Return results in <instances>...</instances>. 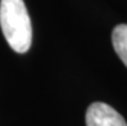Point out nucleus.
Returning <instances> with one entry per match:
<instances>
[{"instance_id": "obj_1", "label": "nucleus", "mask_w": 127, "mask_h": 126, "mask_svg": "<svg viewBox=\"0 0 127 126\" xmlns=\"http://www.w3.org/2000/svg\"><path fill=\"white\" fill-rule=\"evenodd\" d=\"M0 27L9 46L23 54L32 41V25L23 0H0Z\"/></svg>"}, {"instance_id": "obj_2", "label": "nucleus", "mask_w": 127, "mask_h": 126, "mask_svg": "<svg viewBox=\"0 0 127 126\" xmlns=\"http://www.w3.org/2000/svg\"><path fill=\"white\" fill-rule=\"evenodd\" d=\"M86 126H127V122L113 107L95 102L86 111Z\"/></svg>"}, {"instance_id": "obj_3", "label": "nucleus", "mask_w": 127, "mask_h": 126, "mask_svg": "<svg viewBox=\"0 0 127 126\" xmlns=\"http://www.w3.org/2000/svg\"><path fill=\"white\" fill-rule=\"evenodd\" d=\"M112 42L117 55L127 67V25L122 23L114 27L112 32Z\"/></svg>"}]
</instances>
